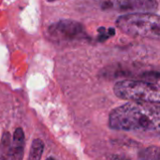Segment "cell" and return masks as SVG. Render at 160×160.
I'll use <instances>...</instances> for the list:
<instances>
[{
    "label": "cell",
    "mask_w": 160,
    "mask_h": 160,
    "mask_svg": "<svg viewBox=\"0 0 160 160\" xmlns=\"http://www.w3.org/2000/svg\"><path fill=\"white\" fill-rule=\"evenodd\" d=\"M48 33L56 40H77L85 36L82 25L70 20H63L52 23L48 28Z\"/></svg>",
    "instance_id": "cell-5"
},
{
    "label": "cell",
    "mask_w": 160,
    "mask_h": 160,
    "mask_svg": "<svg viewBox=\"0 0 160 160\" xmlns=\"http://www.w3.org/2000/svg\"><path fill=\"white\" fill-rule=\"evenodd\" d=\"M44 150V143L40 139H35L32 142L27 160H40Z\"/></svg>",
    "instance_id": "cell-7"
},
{
    "label": "cell",
    "mask_w": 160,
    "mask_h": 160,
    "mask_svg": "<svg viewBox=\"0 0 160 160\" xmlns=\"http://www.w3.org/2000/svg\"><path fill=\"white\" fill-rule=\"evenodd\" d=\"M24 145H25V138L22 128H18L15 129L12 142L10 145L9 151V160H22L24 153Z\"/></svg>",
    "instance_id": "cell-6"
},
{
    "label": "cell",
    "mask_w": 160,
    "mask_h": 160,
    "mask_svg": "<svg viewBox=\"0 0 160 160\" xmlns=\"http://www.w3.org/2000/svg\"><path fill=\"white\" fill-rule=\"evenodd\" d=\"M113 92L122 99L134 102L159 104L160 92L158 85L142 81L123 80L115 83Z\"/></svg>",
    "instance_id": "cell-3"
},
{
    "label": "cell",
    "mask_w": 160,
    "mask_h": 160,
    "mask_svg": "<svg viewBox=\"0 0 160 160\" xmlns=\"http://www.w3.org/2000/svg\"><path fill=\"white\" fill-rule=\"evenodd\" d=\"M116 25L122 32L129 36L153 39L160 38L159 16L151 12L122 15L117 19Z\"/></svg>",
    "instance_id": "cell-2"
},
{
    "label": "cell",
    "mask_w": 160,
    "mask_h": 160,
    "mask_svg": "<svg viewBox=\"0 0 160 160\" xmlns=\"http://www.w3.org/2000/svg\"><path fill=\"white\" fill-rule=\"evenodd\" d=\"M10 134L8 132H4L2 135L0 142V159L8 160L10 151Z\"/></svg>",
    "instance_id": "cell-8"
},
{
    "label": "cell",
    "mask_w": 160,
    "mask_h": 160,
    "mask_svg": "<svg viewBox=\"0 0 160 160\" xmlns=\"http://www.w3.org/2000/svg\"><path fill=\"white\" fill-rule=\"evenodd\" d=\"M49 1H54V0H49Z\"/></svg>",
    "instance_id": "cell-11"
},
{
    "label": "cell",
    "mask_w": 160,
    "mask_h": 160,
    "mask_svg": "<svg viewBox=\"0 0 160 160\" xmlns=\"http://www.w3.org/2000/svg\"><path fill=\"white\" fill-rule=\"evenodd\" d=\"M159 147L158 146H150L140 153L141 160H160Z\"/></svg>",
    "instance_id": "cell-9"
},
{
    "label": "cell",
    "mask_w": 160,
    "mask_h": 160,
    "mask_svg": "<svg viewBox=\"0 0 160 160\" xmlns=\"http://www.w3.org/2000/svg\"><path fill=\"white\" fill-rule=\"evenodd\" d=\"M46 160H54V159H53V158H48Z\"/></svg>",
    "instance_id": "cell-10"
},
{
    "label": "cell",
    "mask_w": 160,
    "mask_h": 160,
    "mask_svg": "<svg viewBox=\"0 0 160 160\" xmlns=\"http://www.w3.org/2000/svg\"><path fill=\"white\" fill-rule=\"evenodd\" d=\"M104 10L117 11L121 13L154 12L158 4L156 0H95Z\"/></svg>",
    "instance_id": "cell-4"
},
{
    "label": "cell",
    "mask_w": 160,
    "mask_h": 160,
    "mask_svg": "<svg viewBox=\"0 0 160 160\" xmlns=\"http://www.w3.org/2000/svg\"><path fill=\"white\" fill-rule=\"evenodd\" d=\"M109 126L115 130L158 134L160 128L159 104L134 101L126 103L110 113Z\"/></svg>",
    "instance_id": "cell-1"
}]
</instances>
